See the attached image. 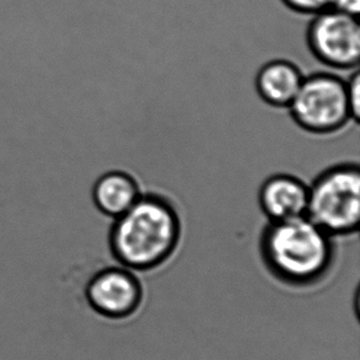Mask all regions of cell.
I'll list each match as a JSON object with an SVG mask.
<instances>
[{
	"label": "cell",
	"mask_w": 360,
	"mask_h": 360,
	"mask_svg": "<svg viewBox=\"0 0 360 360\" xmlns=\"http://www.w3.org/2000/svg\"><path fill=\"white\" fill-rule=\"evenodd\" d=\"M335 238L307 215L269 221L259 239L263 266L287 287H316L330 277L336 263Z\"/></svg>",
	"instance_id": "cell-1"
},
{
	"label": "cell",
	"mask_w": 360,
	"mask_h": 360,
	"mask_svg": "<svg viewBox=\"0 0 360 360\" xmlns=\"http://www.w3.org/2000/svg\"><path fill=\"white\" fill-rule=\"evenodd\" d=\"M182 221L175 205L159 193H141L113 221L108 245L120 266L150 272L164 266L180 245Z\"/></svg>",
	"instance_id": "cell-2"
},
{
	"label": "cell",
	"mask_w": 360,
	"mask_h": 360,
	"mask_svg": "<svg viewBox=\"0 0 360 360\" xmlns=\"http://www.w3.org/2000/svg\"><path fill=\"white\" fill-rule=\"evenodd\" d=\"M307 217L332 238L356 234L360 223V170L343 162L321 172L309 186Z\"/></svg>",
	"instance_id": "cell-3"
},
{
	"label": "cell",
	"mask_w": 360,
	"mask_h": 360,
	"mask_svg": "<svg viewBox=\"0 0 360 360\" xmlns=\"http://www.w3.org/2000/svg\"><path fill=\"white\" fill-rule=\"evenodd\" d=\"M288 108L302 131L316 136L337 133L353 121L347 83L336 74L315 73L304 78Z\"/></svg>",
	"instance_id": "cell-4"
},
{
	"label": "cell",
	"mask_w": 360,
	"mask_h": 360,
	"mask_svg": "<svg viewBox=\"0 0 360 360\" xmlns=\"http://www.w3.org/2000/svg\"><path fill=\"white\" fill-rule=\"evenodd\" d=\"M307 44L314 57L330 68H356L360 59L358 18L335 9L314 15L307 29Z\"/></svg>",
	"instance_id": "cell-5"
},
{
	"label": "cell",
	"mask_w": 360,
	"mask_h": 360,
	"mask_svg": "<svg viewBox=\"0 0 360 360\" xmlns=\"http://www.w3.org/2000/svg\"><path fill=\"white\" fill-rule=\"evenodd\" d=\"M85 297L98 315L124 320L139 310L144 289L136 272L123 266H113L94 274L85 288Z\"/></svg>",
	"instance_id": "cell-6"
},
{
	"label": "cell",
	"mask_w": 360,
	"mask_h": 360,
	"mask_svg": "<svg viewBox=\"0 0 360 360\" xmlns=\"http://www.w3.org/2000/svg\"><path fill=\"white\" fill-rule=\"evenodd\" d=\"M258 202L269 221L304 217L309 203V186L297 176L276 174L263 182Z\"/></svg>",
	"instance_id": "cell-7"
},
{
	"label": "cell",
	"mask_w": 360,
	"mask_h": 360,
	"mask_svg": "<svg viewBox=\"0 0 360 360\" xmlns=\"http://www.w3.org/2000/svg\"><path fill=\"white\" fill-rule=\"evenodd\" d=\"M297 64L276 59L264 64L256 77V89L264 103L276 108H288L304 80Z\"/></svg>",
	"instance_id": "cell-8"
},
{
	"label": "cell",
	"mask_w": 360,
	"mask_h": 360,
	"mask_svg": "<svg viewBox=\"0 0 360 360\" xmlns=\"http://www.w3.org/2000/svg\"><path fill=\"white\" fill-rule=\"evenodd\" d=\"M138 181L126 171L103 174L94 186V203L103 214L116 219L141 197Z\"/></svg>",
	"instance_id": "cell-9"
},
{
	"label": "cell",
	"mask_w": 360,
	"mask_h": 360,
	"mask_svg": "<svg viewBox=\"0 0 360 360\" xmlns=\"http://www.w3.org/2000/svg\"><path fill=\"white\" fill-rule=\"evenodd\" d=\"M289 9L304 15H316L331 9L332 0H282Z\"/></svg>",
	"instance_id": "cell-10"
},
{
	"label": "cell",
	"mask_w": 360,
	"mask_h": 360,
	"mask_svg": "<svg viewBox=\"0 0 360 360\" xmlns=\"http://www.w3.org/2000/svg\"><path fill=\"white\" fill-rule=\"evenodd\" d=\"M347 91H348V101L351 108L352 118L353 121H359L360 112V77L358 70L352 75L349 82L347 83Z\"/></svg>",
	"instance_id": "cell-11"
},
{
	"label": "cell",
	"mask_w": 360,
	"mask_h": 360,
	"mask_svg": "<svg viewBox=\"0 0 360 360\" xmlns=\"http://www.w3.org/2000/svg\"><path fill=\"white\" fill-rule=\"evenodd\" d=\"M331 9L358 18L360 13V0H332Z\"/></svg>",
	"instance_id": "cell-12"
}]
</instances>
